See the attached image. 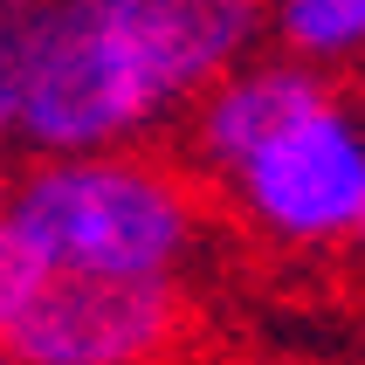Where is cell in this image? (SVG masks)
<instances>
[{"label": "cell", "instance_id": "obj_1", "mask_svg": "<svg viewBox=\"0 0 365 365\" xmlns=\"http://www.w3.org/2000/svg\"><path fill=\"white\" fill-rule=\"evenodd\" d=\"M7 221L48 269L90 276H173L193 248V193L152 159L118 152H48L7 186Z\"/></svg>", "mask_w": 365, "mask_h": 365}, {"label": "cell", "instance_id": "obj_2", "mask_svg": "<svg viewBox=\"0 0 365 365\" xmlns=\"http://www.w3.org/2000/svg\"><path fill=\"white\" fill-rule=\"evenodd\" d=\"M173 110L159 76L118 28L83 14L69 0H35L28 76H21L14 131L35 152H110Z\"/></svg>", "mask_w": 365, "mask_h": 365}, {"label": "cell", "instance_id": "obj_3", "mask_svg": "<svg viewBox=\"0 0 365 365\" xmlns=\"http://www.w3.org/2000/svg\"><path fill=\"white\" fill-rule=\"evenodd\" d=\"M235 207L289 248L351 242L365 221V118L338 97L310 103L242 165H227Z\"/></svg>", "mask_w": 365, "mask_h": 365}, {"label": "cell", "instance_id": "obj_4", "mask_svg": "<svg viewBox=\"0 0 365 365\" xmlns=\"http://www.w3.org/2000/svg\"><path fill=\"white\" fill-rule=\"evenodd\" d=\"M173 331H180L173 276L41 269L35 297L7 331V351L21 365H152Z\"/></svg>", "mask_w": 365, "mask_h": 365}, {"label": "cell", "instance_id": "obj_5", "mask_svg": "<svg viewBox=\"0 0 365 365\" xmlns=\"http://www.w3.org/2000/svg\"><path fill=\"white\" fill-rule=\"evenodd\" d=\"M69 7L118 28L173 103L227 76L262 21V0H69Z\"/></svg>", "mask_w": 365, "mask_h": 365}, {"label": "cell", "instance_id": "obj_6", "mask_svg": "<svg viewBox=\"0 0 365 365\" xmlns=\"http://www.w3.org/2000/svg\"><path fill=\"white\" fill-rule=\"evenodd\" d=\"M214 97L200 103V152L214 165H242L262 138H276L289 118H304L310 103L331 97V83L317 62L283 56V62H248V69H227V76L207 83Z\"/></svg>", "mask_w": 365, "mask_h": 365}, {"label": "cell", "instance_id": "obj_7", "mask_svg": "<svg viewBox=\"0 0 365 365\" xmlns=\"http://www.w3.org/2000/svg\"><path fill=\"white\" fill-rule=\"evenodd\" d=\"M276 35L304 62H345L365 48V0H276Z\"/></svg>", "mask_w": 365, "mask_h": 365}, {"label": "cell", "instance_id": "obj_8", "mask_svg": "<svg viewBox=\"0 0 365 365\" xmlns=\"http://www.w3.org/2000/svg\"><path fill=\"white\" fill-rule=\"evenodd\" d=\"M28 35H35V0H0V138L14 131V110H21Z\"/></svg>", "mask_w": 365, "mask_h": 365}, {"label": "cell", "instance_id": "obj_9", "mask_svg": "<svg viewBox=\"0 0 365 365\" xmlns=\"http://www.w3.org/2000/svg\"><path fill=\"white\" fill-rule=\"evenodd\" d=\"M41 255H35V242L21 235L7 214H0V345H7V331H14V317H21V304L35 297V283H41Z\"/></svg>", "mask_w": 365, "mask_h": 365}, {"label": "cell", "instance_id": "obj_10", "mask_svg": "<svg viewBox=\"0 0 365 365\" xmlns=\"http://www.w3.org/2000/svg\"><path fill=\"white\" fill-rule=\"evenodd\" d=\"M0 365H21V359H14V351H7V345H0Z\"/></svg>", "mask_w": 365, "mask_h": 365}, {"label": "cell", "instance_id": "obj_11", "mask_svg": "<svg viewBox=\"0 0 365 365\" xmlns=\"http://www.w3.org/2000/svg\"><path fill=\"white\" fill-rule=\"evenodd\" d=\"M0 207H7V180H0Z\"/></svg>", "mask_w": 365, "mask_h": 365}, {"label": "cell", "instance_id": "obj_12", "mask_svg": "<svg viewBox=\"0 0 365 365\" xmlns=\"http://www.w3.org/2000/svg\"><path fill=\"white\" fill-rule=\"evenodd\" d=\"M351 242H365V221H359V235H351Z\"/></svg>", "mask_w": 365, "mask_h": 365}]
</instances>
